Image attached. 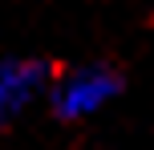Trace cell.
I'll return each mask as SVG.
<instances>
[{
	"label": "cell",
	"mask_w": 154,
	"mask_h": 150,
	"mask_svg": "<svg viewBox=\"0 0 154 150\" xmlns=\"http://www.w3.org/2000/svg\"><path fill=\"white\" fill-rule=\"evenodd\" d=\"M126 93V77L118 65L109 61H85L73 69L57 73L49 85V110L57 122H89L97 114H106L118 97Z\"/></svg>",
	"instance_id": "cell-1"
},
{
	"label": "cell",
	"mask_w": 154,
	"mask_h": 150,
	"mask_svg": "<svg viewBox=\"0 0 154 150\" xmlns=\"http://www.w3.org/2000/svg\"><path fill=\"white\" fill-rule=\"evenodd\" d=\"M53 77L57 73L45 57L0 53V126H12L37 97H45Z\"/></svg>",
	"instance_id": "cell-2"
}]
</instances>
